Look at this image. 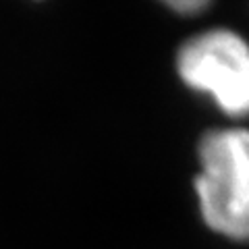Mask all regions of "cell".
I'll return each instance as SVG.
<instances>
[{"label": "cell", "mask_w": 249, "mask_h": 249, "mask_svg": "<svg viewBox=\"0 0 249 249\" xmlns=\"http://www.w3.org/2000/svg\"><path fill=\"white\" fill-rule=\"evenodd\" d=\"M197 154L196 191L206 224L218 235L249 241V131H210Z\"/></svg>", "instance_id": "6da1fadb"}, {"label": "cell", "mask_w": 249, "mask_h": 249, "mask_svg": "<svg viewBox=\"0 0 249 249\" xmlns=\"http://www.w3.org/2000/svg\"><path fill=\"white\" fill-rule=\"evenodd\" d=\"M177 73L224 114L249 116V44L237 31L216 27L187 40L177 54Z\"/></svg>", "instance_id": "7a4b0ae2"}, {"label": "cell", "mask_w": 249, "mask_h": 249, "mask_svg": "<svg viewBox=\"0 0 249 249\" xmlns=\"http://www.w3.org/2000/svg\"><path fill=\"white\" fill-rule=\"evenodd\" d=\"M168 6L178 15H196L208 9V2L204 0H177V2H168Z\"/></svg>", "instance_id": "3957f363"}]
</instances>
